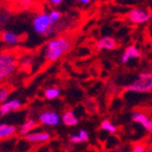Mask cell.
Instances as JSON below:
<instances>
[{
  "label": "cell",
  "instance_id": "6da1fadb",
  "mask_svg": "<svg viewBox=\"0 0 152 152\" xmlns=\"http://www.w3.org/2000/svg\"><path fill=\"white\" fill-rule=\"evenodd\" d=\"M71 48V42L64 36L52 38L47 43L44 51L45 58L48 62H56L62 58Z\"/></svg>",
  "mask_w": 152,
  "mask_h": 152
},
{
  "label": "cell",
  "instance_id": "7a4b0ae2",
  "mask_svg": "<svg viewBox=\"0 0 152 152\" xmlns=\"http://www.w3.org/2000/svg\"><path fill=\"white\" fill-rule=\"evenodd\" d=\"M32 28L36 34L41 36H49L54 31V25L50 20L47 12H41L36 14L32 20Z\"/></svg>",
  "mask_w": 152,
  "mask_h": 152
},
{
  "label": "cell",
  "instance_id": "3957f363",
  "mask_svg": "<svg viewBox=\"0 0 152 152\" xmlns=\"http://www.w3.org/2000/svg\"><path fill=\"white\" fill-rule=\"evenodd\" d=\"M17 60L8 52L0 53V83L7 81L17 69Z\"/></svg>",
  "mask_w": 152,
  "mask_h": 152
},
{
  "label": "cell",
  "instance_id": "277c9868",
  "mask_svg": "<svg viewBox=\"0 0 152 152\" xmlns=\"http://www.w3.org/2000/svg\"><path fill=\"white\" fill-rule=\"evenodd\" d=\"M126 91L134 93H150L152 91V72H140L134 81L126 86Z\"/></svg>",
  "mask_w": 152,
  "mask_h": 152
},
{
  "label": "cell",
  "instance_id": "5b68a950",
  "mask_svg": "<svg viewBox=\"0 0 152 152\" xmlns=\"http://www.w3.org/2000/svg\"><path fill=\"white\" fill-rule=\"evenodd\" d=\"M127 18L130 23L134 25H142L146 23L152 18V13L148 9L144 8H133L128 12Z\"/></svg>",
  "mask_w": 152,
  "mask_h": 152
},
{
  "label": "cell",
  "instance_id": "8992f818",
  "mask_svg": "<svg viewBox=\"0 0 152 152\" xmlns=\"http://www.w3.org/2000/svg\"><path fill=\"white\" fill-rule=\"evenodd\" d=\"M38 121L43 126H48V127H56L58 124H60L61 120V116L58 113L54 111H43L38 115Z\"/></svg>",
  "mask_w": 152,
  "mask_h": 152
},
{
  "label": "cell",
  "instance_id": "52a82bcc",
  "mask_svg": "<svg viewBox=\"0 0 152 152\" xmlns=\"http://www.w3.org/2000/svg\"><path fill=\"white\" fill-rule=\"evenodd\" d=\"M23 107V103L20 100L18 99H12V100H8L4 103H1L0 105V116H4L8 115L12 112L19 111Z\"/></svg>",
  "mask_w": 152,
  "mask_h": 152
},
{
  "label": "cell",
  "instance_id": "ba28073f",
  "mask_svg": "<svg viewBox=\"0 0 152 152\" xmlns=\"http://www.w3.org/2000/svg\"><path fill=\"white\" fill-rule=\"evenodd\" d=\"M142 56V52L135 45H130L124 49V53L121 54V61L122 64H128L131 60H136Z\"/></svg>",
  "mask_w": 152,
  "mask_h": 152
},
{
  "label": "cell",
  "instance_id": "9c48e42d",
  "mask_svg": "<svg viewBox=\"0 0 152 152\" xmlns=\"http://www.w3.org/2000/svg\"><path fill=\"white\" fill-rule=\"evenodd\" d=\"M117 47V41L113 36H102L101 38H99L96 43V48L98 50H114Z\"/></svg>",
  "mask_w": 152,
  "mask_h": 152
},
{
  "label": "cell",
  "instance_id": "30bf717a",
  "mask_svg": "<svg viewBox=\"0 0 152 152\" xmlns=\"http://www.w3.org/2000/svg\"><path fill=\"white\" fill-rule=\"evenodd\" d=\"M51 140L50 133L46 131H38V132H31L30 134L26 136V140L28 142L36 144V142H47Z\"/></svg>",
  "mask_w": 152,
  "mask_h": 152
},
{
  "label": "cell",
  "instance_id": "8fae6325",
  "mask_svg": "<svg viewBox=\"0 0 152 152\" xmlns=\"http://www.w3.org/2000/svg\"><path fill=\"white\" fill-rule=\"evenodd\" d=\"M0 41L9 46H16L21 42V38L11 31H0Z\"/></svg>",
  "mask_w": 152,
  "mask_h": 152
},
{
  "label": "cell",
  "instance_id": "7c38bea8",
  "mask_svg": "<svg viewBox=\"0 0 152 152\" xmlns=\"http://www.w3.org/2000/svg\"><path fill=\"white\" fill-rule=\"evenodd\" d=\"M131 119H132V121L137 122V124H140L144 129H146L147 131H149L151 119H150V117L148 116L147 114H145L144 112H140V111L133 112L132 115H131Z\"/></svg>",
  "mask_w": 152,
  "mask_h": 152
},
{
  "label": "cell",
  "instance_id": "4fadbf2b",
  "mask_svg": "<svg viewBox=\"0 0 152 152\" xmlns=\"http://www.w3.org/2000/svg\"><path fill=\"white\" fill-rule=\"evenodd\" d=\"M16 133H17V128L14 124H0V140H9L11 137L15 136Z\"/></svg>",
  "mask_w": 152,
  "mask_h": 152
},
{
  "label": "cell",
  "instance_id": "5bb4252c",
  "mask_svg": "<svg viewBox=\"0 0 152 152\" xmlns=\"http://www.w3.org/2000/svg\"><path fill=\"white\" fill-rule=\"evenodd\" d=\"M37 127V122L36 120L32 119V118H29L25 122L19 126L18 128V134L21 135V136H27L28 134H30L31 132H33V130Z\"/></svg>",
  "mask_w": 152,
  "mask_h": 152
},
{
  "label": "cell",
  "instance_id": "9a60e30c",
  "mask_svg": "<svg viewBox=\"0 0 152 152\" xmlns=\"http://www.w3.org/2000/svg\"><path fill=\"white\" fill-rule=\"evenodd\" d=\"M61 120L66 127H75L79 124V118L72 111H66L61 115Z\"/></svg>",
  "mask_w": 152,
  "mask_h": 152
},
{
  "label": "cell",
  "instance_id": "2e32d148",
  "mask_svg": "<svg viewBox=\"0 0 152 152\" xmlns=\"http://www.w3.org/2000/svg\"><path fill=\"white\" fill-rule=\"evenodd\" d=\"M60 95H61L60 88L54 87V86L48 87V88H46L45 91H44V96H45V98L47 99V100H54V99L58 98Z\"/></svg>",
  "mask_w": 152,
  "mask_h": 152
},
{
  "label": "cell",
  "instance_id": "e0dca14e",
  "mask_svg": "<svg viewBox=\"0 0 152 152\" xmlns=\"http://www.w3.org/2000/svg\"><path fill=\"white\" fill-rule=\"evenodd\" d=\"M100 129L103 130V131L110 132V133H116L117 132V127L109 119L102 120L101 124H100Z\"/></svg>",
  "mask_w": 152,
  "mask_h": 152
},
{
  "label": "cell",
  "instance_id": "ac0fdd59",
  "mask_svg": "<svg viewBox=\"0 0 152 152\" xmlns=\"http://www.w3.org/2000/svg\"><path fill=\"white\" fill-rule=\"evenodd\" d=\"M48 14H49V17H50V20L52 21L53 25H56V23L63 17L62 12H60V11H58V10H51Z\"/></svg>",
  "mask_w": 152,
  "mask_h": 152
},
{
  "label": "cell",
  "instance_id": "d6986e66",
  "mask_svg": "<svg viewBox=\"0 0 152 152\" xmlns=\"http://www.w3.org/2000/svg\"><path fill=\"white\" fill-rule=\"evenodd\" d=\"M10 96V91L7 87H0V102L4 103L8 101V98Z\"/></svg>",
  "mask_w": 152,
  "mask_h": 152
},
{
  "label": "cell",
  "instance_id": "ffe728a7",
  "mask_svg": "<svg viewBox=\"0 0 152 152\" xmlns=\"http://www.w3.org/2000/svg\"><path fill=\"white\" fill-rule=\"evenodd\" d=\"M9 19H10V13L5 11L0 13V26L5 25L9 21Z\"/></svg>",
  "mask_w": 152,
  "mask_h": 152
},
{
  "label": "cell",
  "instance_id": "44dd1931",
  "mask_svg": "<svg viewBox=\"0 0 152 152\" xmlns=\"http://www.w3.org/2000/svg\"><path fill=\"white\" fill-rule=\"evenodd\" d=\"M78 135L80 136V138H81L83 142H88V140H89V134H88V132H87L86 130L81 129L80 131L78 132Z\"/></svg>",
  "mask_w": 152,
  "mask_h": 152
},
{
  "label": "cell",
  "instance_id": "7402d4cb",
  "mask_svg": "<svg viewBox=\"0 0 152 152\" xmlns=\"http://www.w3.org/2000/svg\"><path fill=\"white\" fill-rule=\"evenodd\" d=\"M131 152H146V147H145L144 144H135L133 146V148L131 149Z\"/></svg>",
  "mask_w": 152,
  "mask_h": 152
},
{
  "label": "cell",
  "instance_id": "603a6c76",
  "mask_svg": "<svg viewBox=\"0 0 152 152\" xmlns=\"http://www.w3.org/2000/svg\"><path fill=\"white\" fill-rule=\"evenodd\" d=\"M63 3V0H51V1H49V4H51V5H60V4H62Z\"/></svg>",
  "mask_w": 152,
  "mask_h": 152
},
{
  "label": "cell",
  "instance_id": "cb8c5ba5",
  "mask_svg": "<svg viewBox=\"0 0 152 152\" xmlns=\"http://www.w3.org/2000/svg\"><path fill=\"white\" fill-rule=\"evenodd\" d=\"M78 3H80V4H82V5H87V4H91V0H79Z\"/></svg>",
  "mask_w": 152,
  "mask_h": 152
},
{
  "label": "cell",
  "instance_id": "d4e9b609",
  "mask_svg": "<svg viewBox=\"0 0 152 152\" xmlns=\"http://www.w3.org/2000/svg\"><path fill=\"white\" fill-rule=\"evenodd\" d=\"M149 132L152 133V119H151V124H150V129H149Z\"/></svg>",
  "mask_w": 152,
  "mask_h": 152
}]
</instances>
